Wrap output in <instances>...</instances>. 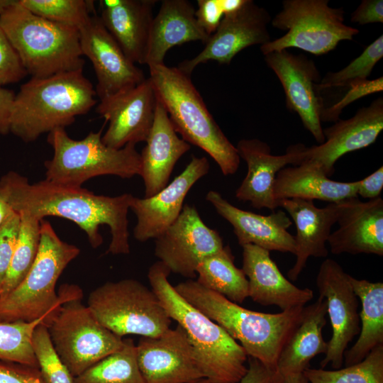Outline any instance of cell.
<instances>
[{
	"mask_svg": "<svg viewBox=\"0 0 383 383\" xmlns=\"http://www.w3.org/2000/svg\"><path fill=\"white\" fill-rule=\"evenodd\" d=\"M0 194L12 210L40 221L46 216L68 219L84 231L93 248L103 243L99 227L110 229L111 241L106 253H130L128 212L131 194L109 196L98 195L80 187L55 184L46 179L30 184L16 172L0 179Z\"/></svg>",
	"mask_w": 383,
	"mask_h": 383,
	"instance_id": "1",
	"label": "cell"
},
{
	"mask_svg": "<svg viewBox=\"0 0 383 383\" xmlns=\"http://www.w3.org/2000/svg\"><path fill=\"white\" fill-rule=\"evenodd\" d=\"M188 303L240 342L248 357L276 370L279 355L301 322L305 306L267 313L247 309L188 279L174 286Z\"/></svg>",
	"mask_w": 383,
	"mask_h": 383,
	"instance_id": "2",
	"label": "cell"
},
{
	"mask_svg": "<svg viewBox=\"0 0 383 383\" xmlns=\"http://www.w3.org/2000/svg\"><path fill=\"white\" fill-rule=\"evenodd\" d=\"M170 273L160 261L153 263L148 272L151 289L170 318L184 330L204 378L211 383H238L248 370L245 350L178 294L168 280Z\"/></svg>",
	"mask_w": 383,
	"mask_h": 383,
	"instance_id": "3",
	"label": "cell"
},
{
	"mask_svg": "<svg viewBox=\"0 0 383 383\" xmlns=\"http://www.w3.org/2000/svg\"><path fill=\"white\" fill-rule=\"evenodd\" d=\"M95 89L83 70L31 77L16 94L10 132L26 143L42 134L65 128L97 103Z\"/></svg>",
	"mask_w": 383,
	"mask_h": 383,
	"instance_id": "4",
	"label": "cell"
},
{
	"mask_svg": "<svg viewBox=\"0 0 383 383\" xmlns=\"http://www.w3.org/2000/svg\"><path fill=\"white\" fill-rule=\"evenodd\" d=\"M80 252L78 247L61 240L45 220L40 221V245L35 260L22 282L0 299V321H50L66 301L82 299V290L74 284L55 286L63 270Z\"/></svg>",
	"mask_w": 383,
	"mask_h": 383,
	"instance_id": "5",
	"label": "cell"
},
{
	"mask_svg": "<svg viewBox=\"0 0 383 383\" xmlns=\"http://www.w3.org/2000/svg\"><path fill=\"white\" fill-rule=\"evenodd\" d=\"M149 79L175 131L189 144L205 151L225 176L238 170L240 157L207 109L191 80L177 67L149 66Z\"/></svg>",
	"mask_w": 383,
	"mask_h": 383,
	"instance_id": "6",
	"label": "cell"
},
{
	"mask_svg": "<svg viewBox=\"0 0 383 383\" xmlns=\"http://www.w3.org/2000/svg\"><path fill=\"white\" fill-rule=\"evenodd\" d=\"M0 25L31 77L83 70L79 29L37 16L19 0L0 15Z\"/></svg>",
	"mask_w": 383,
	"mask_h": 383,
	"instance_id": "7",
	"label": "cell"
},
{
	"mask_svg": "<svg viewBox=\"0 0 383 383\" xmlns=\"http://www.w3.org/2000/svg\"><path fill=\"white\" fill-rule=\"evenodd\" d=\"M101 128L84 138H71L65 128L48 133V142L53 149L50 160L45 162V179L58 184L80 187L86 181L101 175L123 179L140 176V155L133 143L115 149L101 140Z\"/></svg>",
	"mask_w": 383,
	"mask_h": 383,
	"instance_id": "8",
	"label": "cell"
},
{
	"mask_svg": "<svg viewBox=\"0 0 383 383\" xmlns=\"http://www.w3.org/2000/svg\"><path fill=\"white\" fill-rule=\"evenodd\" d=\"M87 306L101 324L122 338L158 337L172 321L154 292L134 279L98 287L89 294Z\"/></svg>",
	"mask_w": 383,
	"mask_h": 383,
	"instance_id": "9",
	"label": "cell"
},
{
	"mask_svg": "<svg viewBox=\"0 0 383 383\" xmlns=\"http://www.w3.org/2000/svg\"><path fill=\"white\" fill-rule=\"evenodd\" d=\"M343 21V9L329 6L328 0H284L282 10L271 23L287 32L261 45L260 51L265 55L296 48L315 55H325L340 41L353 40L359 33Z\"/></svg>",
	"mask_w": 383,
	"mask_h": 383,
	"instance_id": "10",
	"label": "cell"
},
{
	"mask_svg": "<svg viewBox=\"0 0 383 383\" xmlns=\"http://www.w3.org/2000/svg\"><path fill=\"white\" fill-rule=\"evenodd\" d=\"M47 328L56 353L74 377L123 345V338L101 324L81 299L65 302Z\"/></svg>",
	"mask_w": 383,
	"mask_h": 383,
	"instance_id": "11",
	"label": "cell"
},
{
	"mask_svg": "<svg viewBox=\"0 0 383 383\" xmlns=\"http://www.w3.org/2000/svg\"><path fill=\"white\" fill-rule=\"evenodd\" d=\"M265 61L282 85L287 108L299 115L305 128L322 144L325 137L321 117L326 106L319 87L321 74L314 62L287 50L269 52L265 55Z\"/></svg>",
	"mask_w": 383,
	"mask_h": 383,
	"instance_id": "12",
	"label": "cell"
},
{
	"mask_svg": "<svg viewBox=\"0 0 383 383\" xmlns=\"http://www.w3.org/2000/svg\"><path fill=\"white\" fill-rule=\"evenodd\" d=\"M155 255L170 272L193 279L199 263L223 248L218 232L208 227L193 205L185 204L176 221L155 239Z\"/></svg>",
	"mask_w": 383,
	"mask_h": 383,
	"instance_id": "13",
	"label": "cell"
},
{
	"mask_svg": "<svg viewBox=\"0 0 383 383\" xmlns=\"http://www.w3.org/2000/svg\"><path fill=\"white\" fill-rule=\"evenodd\" d=\"M349 276L333 259H326L321 263L316 276V284L319 296L326 301L332 328L327 352L321 361V368L329 364L334 370L341 368L348 344L360 333L358 299Z\"/></svg>",
	"mask_w": 383,
	"mask_h": 383,
	"instance_id": "14",
	"label": "cell"
},
{
	"mask_svg": "<svg viewBox=\"0 0 383 383\" xmlns=\"http://www.w3.org/2000/svg\"><path fill=\"white\" fill-rule=\"evenodd\" d=\"M271 21L270 13L265 8L252 0H245L239 9L224 16L198 55L182 61L177 67L191 76L198 65L209 61L229 65L245 48L255 45H262L271 40L267 28Z\"/></svg>",
	"mask_w": 383,
	"mask_h": 383,
	"instance_id": "15",
	"label": "cell"
},
{
	"mask_svg": "<svg viewBox=\"0 0 383 383\" xmlns=\"http://www.w3.org/2000/svg\"><path fill=\"white\" fill-rule=\"evenodd\" d=\"M157 103L149 77L135 87L100 100L96 111L109 122L102 142L115 149L145 142L153 124Z\"/></svg>",
	"mask_w": 383,
	"mask_h": 383,
	"instance_id": "16",
	"label": "cell"
},
{
	"mask_svg": "<svg viewBox=\"0 0 383 383\" xmlns=\"http://www.w3.org/2000/svg\"><path fill=\"white\" fill-rule=\"evenodd\" d=\"M83 56L91 61L96 77L99 101L143 82L146 77L124 53L97 15L79 29Z\"/></svg>",
	"mask_w": 383,
	"mask_h": 383,
	"instance_id": "17",
	"label": "cell"
},
{
	"mask_svg": "<svg viewBox=\"0 0 383 383\" xmlns=\"http://www.w3.org/2000/svg\"><path fill=\"white\" fill-rule=\"evenodd\" d=\"M136 353L145 383H192L205 379L194 348L179 325L158 337H141Z\"/></svg>",
	"mask_w": 383,
	"mask_h": 383,
	"instance_id": "18",
	"label": "cell"
},
{
	"mask_svg": "<svg viewBox=\"0 0 383 383\" xmlns=\"http://www.w3.org/2000/svg\"><path fill=\"white\" fill-rule=\"evenodd\" d=\"M209 170L210 163L206 157L192 155L184 170L157 194L148 198L133 196L130 209L137 218L134 238L145 242L164 233L181 213L190 189Z\"/></svg>",
	"mask_w": 383,
	"mask_h": 383,
	"instance_id": "19",
	"label": "cell"
},
{
	"mask_svg": "<svg viewBox=\"0 0 383 383\" xmlns=\"http://www.w3.org/2000/svg\"><path fill=\"white\" fill-rule=\"evenodd\" d=\"M235 147L248 166L246 176L235 191L236 199L249 201L257 209L274 211L279 207L272 192L276 176L288 165L301 164L306 159V146L290 145L281 155L271 154L270 145L257 138L242 139Z\"/></svg>",
	"mask_w": 383,
	"mask_h": 383,
	"instance_id": "20",
	"label": "cell"
},
{
	"mask_svg": "<svg viewBox=\"0 0 383 383\" xmlns=\"http://www.w3.org/2000/svg\"><path fill=\"white\" fill-rule=\"evenodd\" d=\"M382 129L383 99L379 97L369 106L360 109L352 118L338 119L323 129L325 141L306 147L305 160L317 163L329 177L340 157L372 144Z\"/></svg>",
	"mask_w": 383,
	"mask_h": 383,
	"instance_id": "21",
	"label": "cell"
},
{
	"mask_svg": "<svg viewBox=\"0 0 383 383\" xmlns=\"http://www.w3.org/2000/svg\"><path fill=\"white\" fill-rule=\"evenodd\" d=\"M206 199L232 226L240 245L252 244L269 251L295 255L294 236L287 231L292 221L282 210L273 211L268 216L245 211L213 190L206 194Z\"/></svg>",
	"mask_w": 383,
	"mask_h": 383,
	"instance_id": "22",
	"label": "cell"
},
{
	"mask_svg": "<svg viewBox=\"0 0 383 383\" xmlns=\"http://www.w3.org/2000/svg\"><path fill=\"white\" fill-rule=\"evenodd\" d=\"M347 200L330 203L323 208L316 207L310 200L285 199L277 201L279 207L287 211L296 228L294 236L296 261L287 272L291 280L298 279L310 257H326L328 255L326 243Z\"/></svg>",
	"mask_w": 383,
	"mask_h": 383,
	"instance_id": "23",
	"label": "cell"
},
{
	"mask_svg": "<svg viewBox=\"0 0 383 383\" xmlns=\"http://www.w3.org/2000/svg\"><path fill=\"white\" fill-rule=\"evenodd\" d=\"M242 248V270L248 282V297L253 301L286 311L305 306L313 299L311 289L297 287L282 274L270 251L252 244Z\"/></svg>",
	"mask_w": 383,
	"mask_h": 383,
	"instance_id": "24",
	"label": "cell"
},
{
	"mask_svg": "<svg viewBox=\"0 0 383 383\" xmlns=\"http://www.w3.org/2000/svg\"><path fill=\"white\" fill-rule=\"evenodd\" d=\"M338 228L328 243L334 255L348 253L383 255V200L363 202L358 197L347 200L339 216Z\"/></svg>",
	"mask_w": 383,
	"mask_h": 383,
	"instance_id": "25",
	"label": "cell"
},
{
	"mask_svg": "<svg viewBox=\"0 0 383 383\" xmlns=\"http://www.w3.org/2000/svg\"><path fill=\"white\" fill-rule=\"evenodd\" d=\"M145 143L140 153V177L144 183V197L148 198L169 184L176 163L191 148L190 144L178 136L158 99L153 124Z\"/></svg>",
	"mask_w": 383,
	"mask_h": 383,
	"instance_id": "26",
	"label": "cell"
},
{
	"mask_svg": "<svg viewBox=\"0 0 383 383\" xmlns=\"http://www.w3.org/2000/svg\"><path fill=\"white\" fill-rule=\"evenodd\" d=\"M156 0H101L103 25L135 64L143 65Z\"/></svg>",
	"mask_w": 383,
	"mask_h": 383,
	"instance_id": "27",
	"label": "cell"
},
{
	"mask_svg": "<svg viewBox=\"0 0 383 383\" xmlns=\"http://www.w3.org/2000/svg\"><path fill=\"white\" fill-rule=\"evenodd\" d=\"M195 10L187 0L162 1L151 23L145 65L163 64L167 51L174 46L196 40L206 43L209 35L199 25Z\"/></svg>",
	"mask_w": 383,
	"mask_h": 383,
	"instance_id": "28",
	"label": "cell"
},
{
	"mask_svg": "<svg viewBox=\"0 0 383 383\" xmlns=\"http://www.w3.org/2000/svg\"><path fill=\"white\" fill-rule=\"evenodd\" d=\"M272 192L277 201L301 199L338 203L358 197L357 181L340 182L331 180L317 163L309 160H304L299 165L284 167L279 171Z\"/></svg>",
	"mask_w": 383,
	"mask_h": 383,
	"instance_id": "29",
	"label": "cell"
},
{
	"mask_svg": "<svg viewBox=\"0 0 383 383\" xmlns=\"http://www.w3.org/2000/svg\"><path fill=\"white\" fill-rule=\"evenodd\" d=\"M326 301L321 296L312 304L305 306L301 322L279 355L276 370L282 377L303 373L314 357L326 353L328 342L322 333L326 324Z\"/></svg>",
	"mask_w": 383,
	"mask_h": 383,
	"instance_id": "30",
	"label": "cell"
},
{
	"mask_svg": "<svg viewBox=\"0 0 383 383\" xmlns=\"http://www.w3.org/2000/svg\"><path fill=\"white\" fill-rule=\"evenodd\" d=\"M349 279L361 303V326L357 341L344 353L345 366L361 362L374 348L383 344V283L357 279L350 275Z\"/></svg>",
	"mask_w": 383,
	"mask_h": 383,
	"instance_id": "31",
	"label": "cell"
},
{
	"mask_svg": "<svg viewBox=\"0 0 383 383\" xmlns=\"http://www.w3.org/2000/svg\"><path fill=\"white\" fill-rule=\"evenodd\" d=\"M196 281L235 304L248 297V282L242 269L234 264L228 245L205 257L196 270Z\"/></svg>",
	"mask_w": 383,
	"mask_h": 383,
	"instance_id": "32",
	"label": "cell"
},
{
	"mask_svg": "<svg viewBox=\"0 0 383 383\" xmlns=\"http://www.w3.org/2000/svg\"><path fill=\"white\" fill-rule=\"evenodd\" d=\"M74 383H145L140 371L136 345L123 339V346L78 376Z\"/></svg>",
	"mask_w": 383,
	"mask_h": 383,
	"instance_id": "33",
	"label": "cell"
},
{
	"mask_svg": "<svg viewBox=\"0 0 383 383\" xmlns=\"http://www.w3.org/2000/svg\"><path fill=\"white\" fill-rule=\"evenodd\" d=\"M18 236L9 269L0 291V299L13 290L25 278L38 255L40 239V221L25 213H18Z\"/></svg>",
	"mask_w": 383,
	"mask_h": 383,
	"instance_id": "34",
	"label": "cell"
},
{
	"mask_svg": "<svg viewBox=\"0 0 383 383\" xmlns=\"http://www.w3.org/2000/svg\"><path fill=\"white\" fill-rule=\"evenodd\" d=\"M303 374L309 383H383V344L357 364L333 370L308 367Z\"/></svg>",
	"mask_w": 383,
	"mask_h": 383,
	"instance_id": "35",
	"label": "cell"
},
{
	"mask_svg": "<svg viewBox=\"0 0 383 383\" xmlns=\"http://www.w3.org/2000/svg\"><path fill=\"white\" fill-rule=\"evenodd\" d=\"M45 323V318L29 322L0 321V360L38 368L32 339L36 327Z\"/></svg>",
	"mask_w": 383,
	"mask_h": 383,
	"instance_id": "36",
	"label": "cell"
},
{
	"mask_svg": "<svg viewBox=\"0 0 383 383\" xmlns=\"http://www.w3.org/2000/svg\"><path fill=\"white\" fill-rule=\"evenodd\" d=\"M21 6L49 21L79 29L91 16L89 0H19Z\"/></svg>",
	"mask_w": 383,
	"mask_h": 383,
	"instance_id": "37",
	"label": "cell"
},
{
	"mask_svg": "<svg viewBox=\"0 0 383 383\" xmlns=\"http://www.w3.org/2000/svg\"><path fill=\"white\" fill-rule=\"evenodd\" d=\"M382 57L383 35H381L343 69L338 72H328L321 78L320 89L350 88L367 81Z\"/></svg>",
	"mask_w": 383,
	"mask_h": 383,
	"instance_id": "38",
	"label": "cell"
},
{
	"mask_svg": "<svg viewBox=\"0 0 383 383\" xmlns=\"http://www.w3.org/2000/svg\"><path fill=\"white\" fill-rule=\"evenodd\" d=\"M32 343L45 383H74V377L56 353L45 326L40 324L36 327Z\"/></svg>",
	"mask_w": 383,
	"mask_h": 383,
	"instance_id": "39",
	"label": "cell"
},
{
	"mask_svg": "<svg viewBox=\"0 0 383 383\" xmlns=\"http://www.w3.org/2000/svg\"><path fill=\"white\" fill-rule=\"evenodd\" d=\"M245 0H198L195 16L201 28L210 36L224 16L239 9Z\"/></svg>",
	"mask_w": 383,
	"mask_h": 383,
	"instance_id": "40",
	"label": "cell"
},
{
	"mask_svg": "<svg viewBox=\"0 0 383 383\" xmlns=\"http://www.w3.org/2000/svg\"><path fill=\"white\" fill-rule=\"evenodd\" d=\"M27 72L0 25V87L22 80Z\"/></svg>",
	"mask_w": 383,
	"mask_h": 383,
	"instance_id": "41",
	"label": "cell"
},
{
	"mask_svg": "<svg viewBox=\"0 0 383 383\" xmlns=\"http://www.w3.org/2000/svg\"><path fill=\"white\" fill-rule=\"evenodd\" d=\"M20 223V215L13 210L6 220L0 226V291L13 257Z\"/></svg>",
	"mask_w": 383,
	"mask_h": 383,
	"instance_id": "42",
	"label": "cell"
},
{
	"mask_svg": "<svg viewBox=\"0 0 383 383\" xmlns=\"http://www.w3.org/2000/svg\"><path fill=\"white\" fill-rule=\"evenodd\" d=\"M382 77L374 80L367 79L362 83L348 88V92L340 100L337 101L333 105H331L325 109L321 117V122H336L339 119L342 110L349 104L366 95L382 91Z\"/></svg>",
	"mask_w": 383,
	"mask_h": 383,
	"instance_id": "43",
	"label": "cell"
},
{
	"mask_svg": "<svg viewBox=\"0 0 383 383\" xmlns=\"http://www.w3.org/2000/svg\"><path fill=\"white\" fill-rule=\"evenodd\" d=\"M0 383H45L39 368L0 360Z\"/></svg>",
	"mask_w": 383,
	"mask_h": 383,
	"instance_id": "44",
	"label": "cell"
},
{
	"mask_svg": "<svg viewBox=\"0 0 383 383\" xmlns=\"http://www.w3.org/2000/svg\"><path fill=\"white\" fill-rule=\"evenodd\" d=\"M248 366L245 374L238 383H283L284 377L257 359L248 357Z\"/></svg>",
	"mask_w": 383,
	"mask_h": 383,
	"instance_id": "45",
	"label": "cell"
},
{
	"mask_svg": "<svg viewBox=\"0 0 383 383\" xmlns=\"http://www.w3.org/2000/svg\"><path fill=\"white\" fill-rule=\"evenodd\" d=\"M350 21L365 25L383 22V1L363 0L351 14Z\"/></svg>",
	"mask_w": 383,
	"mask_h": 383,
	"instance_id": "46",
	"label": "cell"
},
{
	"mask_svg": "<svg viewBox=\"0 0 383 383\" xmlns=\"http://www.w3.org/2000/svg\"><path fill=\"white\" fill-rule=\"evenodd\" d=\"M383 188V167L365 178L357 181V195L370 200L380 197Z\"/></svg>",
	"mask_w": 383,
	"mask_h": 383,
	"instance_id": "47",
	"label": "cell"
},
{
	"mask_svg": "<svg viewBox=\"0 0 383 383\" xmlns=\"http://www.w3.org/2000/svg\"><path fill=\"white\" fill-rule=\"evenodd\" d=\"M15 96L12 90L0 87V135L10 132V116Z\"/></svg>",
	"mask_w": 383,
	"mask_h": 383,
	"instance_id": "48",
	"label": "cell"
},
{
	"mask_svg": "<svg viewBox=\"0 0 383 383\" xmlns=\"http://www.w3.org/2000/svg\"><path fill=\"white\" fill-rule=\"evenodd\" d=\"M13 211L9 204L0 194V226L6 220Z\"/></svg>",
	"mask_w": 383,
	"mask_h": 383,
	"instance_id": "49",
	"label": "cell"
},
{
	"mask_svg": "<svg viewBox=\"0 0 383 383\" xmlns=\"http://www.w3.org/2000/svg\"><path fill=\"white\" fill-rule=\"evenodd\" d=\"M283 383H309V382L303 373H299L284 377Z\"/></svg>",
	"mask_w": 383,
	"mask_h": 383,
	"instance_id": "50",
	"label": "cell"
},
{
	"mask_svg": "<svg viewBox=\"0 0 383 383\" xmlns=\"http://www.w3.org/2000/svg\"><path fill=\"white\" fill-rule=\"evenodd\" d=\"M16 0H0V15H1Z\"/></svg>",
	"mask_w": 383,
	"mask_h": 383,
	"instance_id": "51",
	"label": "cell"
},
{
	"mask_svg": "<svg viewBox=\"0 0 383 383\" xmlns=\"http://www.w3.org/2000/svg\"><path fill=\"white\" fill-rule=\"evenodd\" d=\"M192 383H211L210 382L208 379H201L199 381H197V382H192Z\"/></svg>",
	"mask_w": 383,
	"mask_h": 383,
	"instance_id": "52",
	"label": "cell"
}]
</instances>
